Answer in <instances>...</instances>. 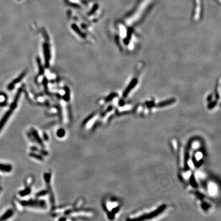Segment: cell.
I'll use <instances>...</instances> for the list:
<instances>
[{"instance_id": "cell-7", "label": "cell", "mask_w": 221, "mask_h": 221, "mask_svg": "<svg viewBox=\"0 0 221 221\" xmlns=\"http://www.w3.org/2000/svg\"><path fill=\"white\" fill-rule=\"evenodd\" d=\"M13 212L12 210H11V209L8 210L4 214H3V216H2L1 218H0V221L6 220L7 219L10 218L13 215Z\"/></svg>"}, {"instance_id": "cell-13", "label": "cell", "mask_w": 221, "mask_h": 221, "mask_svg": "<svg viewBox=\"0 0 221 221\" xmlns=\"http://www.w3.org/2000/svg\"><path fill=\"white\" fill-rule=\"evenodd\" d=\"M98 7V5L97 4H96L93 6V8L92 9V10L90 11L89 15H92V14H93V13H94V12L97 9Z\"/></svg>"}, {"instance_id": "cell-12", "label": "cell", "mask_w": 221, "mask_h": 221, "mask_svg": "<svg viewBox=\"0 0 221 221\" xmlns=\"http://www.w3.org/2000/svg\"><path fill=\"white\" fill-rule=\"evenodd\" d=\"M48 191L47 190H42L41 191H40L39 192H38V194H37L36 196L38 197H42V196H45L46 195H47L48 194Z\"/></svg>"}, {"instance_id": "cell-16", "label": "cell", "mask_w": 221, "mask_h": 221, "mask_svg": "<svg viewBox=\"0 0 221 221\" xmlns=\"http://www.w3.org/2000/svg\"><path fill=\"white\" fill-rule=\"evenodd\" d=\"M6 104V102L5 101H3V102H0V106H4Z\"/></svg>"}, {"instance_id": "cell-2", "label": "cell", "mask_w": 221, "mask_h": 221, "mask_svg": "<svg viewBox=\"0 0 221 221\" xmlns=\"http://www.w3.org/2000/svg\"><path fill=\"white\" fill-rule=\"evenodd\" d=\"M20 204L24 206L37 207H44L45 206V202L42 201L34 200H30L29 201H20Z\"/></svg>"}, {"instance_id": "cell-9", "label": "cell", "mask_w": 221, "mask_h": 221, "mask_svg": "<svg viewBox=\"0 0 221 221\" xmlns=\"http://www.w3.org/2000/svg\"><path fill=\"white\" fill-rule=\"evenodd\" d=\"M65 134H66L65 131L63 129H59L58 131H57V133H56L57 136L60 137V138H62V137L65 136Z\"/></svg>"}, {"instance_id": "cell-8", "label": "cell", "mask_w": 221, "mask_h": 221, "mask_svg": "<svg viewBox=\"0 0 221 221\" xmlns=\"http://www.w3.org/2000/svg\"><path fill=\"white\" fill-rule=\"evenodd\" d=\"M31 192V189L30 187H27L25 189H24L23 190H21L19 192L20 196L22 197L26 196L28 195H29Z\"/></svg>"}, {"instance_id": "cell-5", "label": "cell", "mask_w": 221, "mask_h": 221, "mask_svg": "<svg viewBox=\"0 0 221 221\" xmlns=\"http://www.w3.org/2000/svg\"><path fill=\"white\" fill-rule=\"evenodd\" d=\"M12 167L9 164H4L0 163V171L5 173H9L12 170Z\"/></svg>"}, {"instance_id": "cell-14", "label": "cell", "mask_w": 221, "mask_h": 221, "mask_svg": "<svg viewBox=\"0 0 221 221\" xmlns=\"http://www.w3.org/2000/svg\"><path fill=\"white\" fill-rule=\"evenodd\" d=\"M33 178L32 177H29L28 178V179L27 180V185H28V187H30V185H32V182H33Z\"/></svg>"}, {"instance_id": "cell-3", "label": "cell", "mask_w": 221, "mask_h": 221, "mask_svg": "<svg viewBox=\"0 0 221 221\" xmlns=\"http://www.w3.org/2000/svg\"><path fill=\"white\" fill-rule=\"evenodd\" d=\"M13 111V110H12L11 109H10L9 111H8L5 114V115L2 118L1 120H0V130H1L2 129V128L3 127L4 125L6 123L7 121L8 120V119H9V118L11 116V114L12 113Z\"/></svg>"}, {"instance_id": "cell-15", "label": "cell", "mask_w": 221, "mask_h": 221, "mask_svg": "<svg viewBox=\"0 0 221 221\" xmlns=\"http://www.w3.org/2000/svg\"><path fill=\"white\" fill-rule=\"evenodd\" d=\"M201 157H202V154H201V153H198L196 154V158H197L198 159H201Z\"/></svg>"}, {"instance_id": "cell-10", "label": "cell", "mask_w": 221, "mask_h": 221, "mask_svg": "<svg viewBox=\"0 0 221 221\" xmlns=\"http://www.w3.org/2000/svg\"><path fill=\"white\" fill-rule=\"evenodd\" d=\"M29 155H30V157H31L34 158H36V159H38L39 160L42 161V160H43V158L42 157V156H40L39 155L34 154V153H30L29 154Z\"/></svg>"}, {"instance_id": "cell-1", "label": "cell", "mask_w": 221, "mask_h": 221, "mask_svg": "<svg viewBox=\"0 0 221 221\" xmlns=\"http://www.w3.org/2000/svg\"><path fill=\"white\" fill-rule=\"evenodd\" d=\"M143 68V65H139L136 71H135L134 75L130 81L127 82L126 86L122 93V96L124 99L128 98L131 96L139 87L141 81V73L143 70H142Z\"/></svg>"}, {"instance_id": "cell-6", "label": "cell", "mask_w": 221, "mask_h": 221, "mask_svg": "<svg viewBox=\"0 0 221 221\" xmlns=\"http://www.w3.org/2000/svg\"><path fill=\"white\" fill-rule=\"evenodd\" d=\"M32 136H34V139L36 140L39 143V144L41 146H44L43 145V142H42L41 139H40L39 135L38 134V133L37 132V131L34 130V129H32Z\"/></svg>"}, {"instance_id": "cell-4", "label": "cell", "mask_w": 221, "mask_h": 221, "mask_svg": "<svg viewBox=\"0 0 221 221\" xmlns=\"http://www.w3.org/2000/svg\"><path fill=\"white\" fill-rule=\"evenodd\" d=\"M26 74V72H24L22 74H21L19 77H18V78H17L16 79H15L11 83H10L8 86V89L9 90H12V89H13V88L15 87V85L16 83H18V82H19L21 80L23 79V78L24 77V76Z\"/></svg>"}, {"instance_id": "cell-11", "label": "cell", "mask_w": 221, "mask_h": 221, "mask_svg": "<svg viewBox=\"0 0 221 221\" xmlns=\"http://www.w3.org/2000/svg\"><path fill=\"white\" fill-rule=\"evenodd\" d=\"M216 191H217L216 186L215 185H213V184H211L209 185V191L210 193H211L212 194H213L216 193Z\"/></svg>"}]
</instances>
